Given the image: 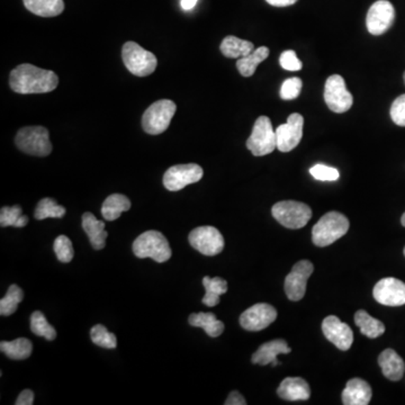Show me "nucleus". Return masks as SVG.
I'll use <instances>...</instances> for the list:
<instances>
[{
  "instance_id": "obj_36",
  "label": "nucleus",
  "mask_w": 405,
  "mask_h": 405,
  "mask_svg": "<svg viewBox=\"0 0 405 405\" xmlns=\"http://www.w3.org/2000/svg\"><path fill=\"white\" fill-rule=\"evenodd\" d=\"M54 250L58 260L63 264L71 262L73 255H75L71 240L66 235H60L56 238L54 241Z\"/></svg>"
},
{
  "instance_id": "obj_42",
  "label": "nucleus",
  "mask_w": 405,
  "mask_h": 405,
  "mask_svg": "<svg viewBox=\"0 0 405 405\" xmlns=\"http://www.w3.org/2000/svg\"><path fill=\"white\" fill-rule=\"evenodd\" d=\"M225 405H246V400L241 395L240 393L237 391L230 393V395L228 396V399L225 401Z\"/></svg>"
},
{
  "instance_id": "obj_10",
  "label": "nucleus",
  "mask_w": 405,
  "mask_h": 405,
  "mask_svg": "<svg viewBox=\"0 0 405 405\" xmlns=\"http://www.w3.org/2000/svg\"><path fill=\"white\" fill-rule=\"evenodd\" d=\"M190 246L204 256L213 257L224 249V239L221 232L213 227L194 229L188 237Z\"/></svg>"
},
{
  "instance_id": "obj_3",
  "label": "nucleus",
  "mask_w": 405,
  "mask_h": 405,
  "mask_svg": "<svg viewBox=\"0 0 405 405\" xmlns=\"http://www.w3.org/2000/svg\"><path fill=\"white\" fill-rule=\"evenodd\" d=\"M133 253L137 258H151L154 262H168L172 257V248L167 238L159 231H147L141 234L133 242Z\"/></svg>"
},
{
  "instance_id": "obj_39",
  "label": "nucleus",
  "mask_w": 405,
  "mask_h": 405,
  "mask_svg": "<svg viewBox=\"0 0 405 405\" xmlns=\"http://www.w3.org/2000/svg\"><path fill=\"white\" fill-rule=\"evenodd\" d=\"M391 119L399 126L405 128V94L397 97L391 107Z\"/></svg>"
},
{
  "instance_id": "obj_4",
  "label": "nucleus",
  "mask_w": 405,
  "mask_h": 405,
  "mask_svg": "<svg viewBox=\"0 0 405 405\" xmlns=\"http://www.w3.org/2000/svg\"><path fill=\"white\" fill-rule=\"evenodd\" d=\"M15 143L21 151L31 156L47 157L52 152L50 135L43 126H26L17 132Z\"/></svg>"
},
{
  "instance_id": "obj_25",
  "label": "nucleus",
  "mask_w": 405,
  "mask_h": 405,
  "mask_svg": "<svg viewBox=\"0 0 405 405\" xmlns=\"http://www.w3.org/2000/svg\"><path fill=\"white\" fill-rule=\"evenodd\" d=\"M26 10L40 17H56L65 10L63 0H23Z\"/></svg>"
},
{
  "instance_id": "obj_29",
  "label": "nucleus",
  "mask_w": 405,
  "mask_h": 405,
  "mask_svg": "<svg viewBox=\"0 0 405 405\" xmlns=\"http://www.w3.org/2000/svg\"><path fill=\"white\" fill-rule=\"evenodd\" d=\"M355 323L360 327V332L371 339L380 337L385 332V325L378 319L371 318L364 310L356 312Z\"/></svg>"
},
{
  "instance_id": "obj_31",
  "label": "nucleus",
  "mask_w": 405,
  "mask_h": 405,
  "mask_svg": "<svg viewBox=\"0 0 405 405\" xmlns=\"http://www.w3.org/2000/svg\"><path fill=\"white\" fill-rule=\"evenodd\" d=\"M27 223L28 218L26 216H23V209L19 205H14L12 207L5 206L0 211V225H1V228H7V227L23 228Z\"/></svg>"
},
{
  "instance_id": "obj_9",
  "label": "nucleus",
  "mask_w": 405,
  "mask_h": 405,
  "mask_svg": "<svg viewBox=\"0 0 405 405\" xmlns=\"http://www.w3.org/2000/svg\"><path fill=\"white\" fill-rule=\"evenodd\" d=\"M324 100L330 111L346 113L351 108L354 98L346 87V82L339 75L330 76L324 86Z\"/></svg>"
},
{
  "instance_id": "obj_35",
  "label": "nucleus",
  "mask_w": 405,
  "mask_h": 405,
  "mask_svg": "<svg viewBox=\"0 0 405 405\" xmlns=\"http://www.w3.org/2000/svg\"><path fill=\"white\" fill-rule=\"evenodd\" d=\"M91 341L102 348L115 349L117 346V339L114 334H111L106 327L102 324H97L91 331Z\"/></svg>"
},
{
  "instance_id": "obj_32",
  "label": "nucleus",
  "mask_w": 405,
  "mask_h": 405,
  "mask_svg": "<svg viewBox=\"0 0 405 405\" xmlns=\"http://www.w3.org/2000/svg\"><path fill=\"white\" fill-rule=\"evenodd\" d=\"M65 216H66V209L56 204L54 198H49V197L38 202L34 212V218L38 221L45 218H62Z\"/></svg>"
},
{
  "instance_id": "obj_17",
  "label": "nucleus",
  "mask_w": 405,
  "mask_h": 405,
  "mask_svg": "<svg viewBox=\"0 0 405 405\" xmlns=\"http://www.w3.org/2000/svg\"><path fill=\"white\" fill-rule=\"evenodd\" d=\"M322 331L330 343H334L338 349L347 351L354 343V332L348 324L341 322L334 315H329L322 322Z\"/></svg>"
},
{
  "instance_id": "obj_47",
  "label": "nucleus",
  "mask_w": 405,
  "mask_h": 405,
  "mask_svg": "<svg viewBox=\"0 0 405 405\" xmlns=\"http://www.w3.org/2000/svg\"><path fill=\"white\" fill-rule=\"evenodd\" d=\"M403 253H404V256H405V248H404V251H403Z\"/></svg>"
},
{
  "instance_id": "obj_41",
  "label": "nucleus",
  "mask_w": 405,
  "mask_h": 405,
  "mask_svg": "<svg viewBox=\"0 0 405 405\" xmlns=\"http://www.w3.org/2000/svg\"><path fill=\"white\" fill-rule=\"evenodd\" d=\"M34 403V393L31 390L23 391L16 400V405H33Z\"/></svg>"
},
{
  "instance_id": "obj_2",
  "label": "nucleus",
  "mask_w": 405,
  "mask_h": 405,
  "mask_svg": "<svg viewBox=\"0 0 405 405\" xmlns=\"http://www.w3.org/2000/svg\"><path fill=\"white\" fill-rule=\"evenodd\" d=\"M349 220L339 212L324 214L312 229V240L315 246L323 248L330 246L343 238L349 230Z\"/></svg>"
},
{
  "instance_id": "obj_23",
  "label": "nucleus",
  "mask_w": 405,
  "mask_h": 405,
  "mask_svg": "<svg viewBox=\"0 0 405 405\" xmlns=\"http://www.w3.org/2000/svg\"><path fill=\"white\" fill-rule=\"evenodd\" d=\"M190 325L202 327L211 338H218L224 331V323L216 319V314L209 313H194L188 319Z\"/></svg>"
},
{
  "instance_id": "obj_7",
  "label": "nucleus",
  "mask_w": 405,
  "mask_h": 405,
  "mask_svg": "<svg viewBox=\"0 0 405 405\" xmlns=\"http://www.w3.org/2000/svg\"><path fill=\"white\" fill-rule=\"evenodd\" d=\"M177 111V105L170 100H157L144 112L142 128L148 135H161L169 128Z\"/></svg>"
},
{
  "instance_id": "obj_26",
  "label": "nucleus",
  "mask_w": 405,
  "mask_h": 405,
  "mask_svg": "<svg viewBox=\"0 0 405 405\" xmlns=\"http://www.w3.org/2000/svg\"><path fill=\"white\" fill-rule=\"evenodd\" d=\"M221 52L223 56L231 59H240L243 56H248L255 50V45L249 40H241L235 36H227L222 40Z\"/></svg>"
},
{
  "instance_id": "obj_43",
  "label": "nucleus",
  "mask_w": 405,
  "mask_h": 405,
  "mask_svg": "<svg viewBox=\"0 0 405 405\" xmlns=\"http://www.w3.org/2000/svg\"><path fill=\"white\" fill-rule=\"evenodd\" d=\"M269 5L275 7H287L292 6L297 3V0H266Z\"/></svg>"
},
{
  "instance_id": "obj_12",
  "label": "nucleus",
  "mask_w": 405,
  "mask_h": 405,
  "mask_svg": "<svg viewBox=\"0 0 405 405\" xmlns=\"http://www.w3.org/2000/svg\"><path fill=\"white\" fill-rule=\"evenodd\" d=\"M314 271V266L309 260H301L293 266L290 274L285 278V293L287 297L299 302L304 297L308 281Z\"/></svg>"
},
{
  "instance_id": "obj_34",
  "label": "nucleus",
  "mask_w": 405,
  "mask_h": 405,
  "mask_svg": "<svg viewBox=\"0 0 405 405\" xmlns=\"http://www.w3.org/2000/svg\"><path fill=\"white\" fill-rule=\"evenodd\" d=\"M31 330L38 337H43L49 341H54L56 338V331L40 311H35L31 315Z\"/></svg>"
},
{
  "instance_id": "obj_8",
  "label": "nucleus",
  "mask_w": 405,
  "mask_h": 405,
  "mask_svg": "<svg viewBox=\"0 0 405 405\" xmlns=\"http://www.w3.org/2000/svg\"><path fill=\"white\" fill-rule=\"evenodd\" d=\"M246 148L255 157L267 156L277 148L276 131L267 116H260L255 121L253 133L246 141Z\"/></svg>"
},
{
  "instance_id": "obj_15",
  "label": "nucleus",
  "mask_w": 405,
  "mask_h": 405,
  "mask_svg": "<svg viewBox=\"0 0 405 405\" xmlns=\"http://www.w3.org/2000/svg\"><path fill=\"white\" fill-rule=\"evenodd\" d=\"M277 319V311L267 303H258L243 312L240 316L241 327L246 331H262Z\"/></svg>"
},
{
  "instance_id": "obj_6",
  "label": "nucleus",
  "mask_w": 405,
  "mask_h": 405,
  "mask_svg": "<svg viewBox=\"0 0 405 405\" xmlns=\"http://www.w3.org/2000/svg\"><path fill=\"white\" fill-rule=\"evenodd\" d=\"M121 59L128 71L137 77L151 75L158 66V60L152 52L144 50L143 47L132 40L123 45Z\"/></svg>"
},
{
  "instance_id": "obj_38",
  "label": "nucleus",
  "mask_w": 405,
  "mask_h": 405,
  "mask_svg": "<svg viewBox=\"0 0 405 405\" xmlns=\"http://www.w3.org/2000/svg\"><path fill=\"white\" fill-rule=\"evenodd\" d=\"M303 82L299 78H290L281 84V98L284 100H293L299 97L302 91Z\"/></svg>"
},
{
  "instance_id": "obj_19",
  "label": "nucleus",
  "mask_w": 405,
  "mask_h": 405,
  "mask_svg": "<svg viewBox=\"0 0 405 405\" xmlns=\"http://www.w3.org/2000/svg\"><path fill=\"white\" fill-rule=\"evenodd\" d=\"M371 387L362 378H352L347 383L343 392V403L345 405H367L371 400Z\"/></svg>"
},
{
  "instance_id": "obj_40",
  "label": "nucleus",
  "mask_w": 405,
  "mask_h": 405,
  "mask_svg": "<svg viewBox=\"0 0 405 405\" xmlns=\"http://www.w3.org/2000/svg\"><path fill=\"white\" fill-rule=\"evenodd\" d=\"M279 63L281 68L287 71H299L302 69L303 65L297 58V52L293 50L285 51L279 58Z\"/></svg>"
},
{
  "instance_id": "obj_20",
  "label": "nucleus",
  "mask_w": 405,
  "mask_h": 405,
  "mask_svg": "<svg viewBox=\"0 0 405 405\" xmlns=\"http://www.w3.org/2000/svg\"><path fill=\"white\" fill-rule=\"evenodd\" d=\"M277 394L286 401H306L311 396V389L303 378H287L278 387Z\"/></svg>"
},
{
  "instance_id": "obj_24",
  "label": "nucleus",
  "mask_w": 405,
  "mask_h": 405,
  "mask_svg": "<svg viewBox=\"0 0 405 405\" xmlns=\"http://www.w3.org/2000/svg\"><path fill=\"white\" fill-rule=\"evenodd\" d=\"M131 200L121 194H113L107 197L102 206V216L106 221H115L121 213L131 209Z\"/></svg>"
},
{
  "instance_id": "obj_5",
  "label": "nucleus",
  "mask_w": 405,
  "mask_h": 405,
  "mask_svg": "<svg viewBox=\"0 0 405 405\" xmlns=\"http://www.w3.org/2000/svg\"><path fill=\"white\" fill-rule=\"evenodd\" d=\"M271 213L278 223L290 230L304 228L312 218L311 207L297 200L276 202L273 206Z\"/></svg>"
},
{
  "instance_id": "obj_44",
  "label": "nucleus",
  "mask_w": 405,
  "mask_h": 405,
  "mask_svg": "<svg viewBox=\"0 0 405 405\" xmlns=\"http://www.w3.org/2000/svg\"><path fill=\"white\" fill-rule=\"evenodd\" d=\"M197 1L198 0H181V7L185 10H193L196 6Z\"/></svg>"
},
{
  "instance_id": "obj_11",
  "label": "nucleus",
  "mask_w": 405,
  "mask_h": 405,
  "mask_svg": "<svg viewBox=\"0 0 405 405\" xmlns=\"http://www.w3.org/2000/svg\"><path fill=\"white\" fill-rule=\"evenodd\" d=\"M202 175V167L196 163L172 165L163 176V186L170 192H178L188 185L198 183Z\"/></svg>"
},
{
  "instance_id": "obj_16",
  "label": "nucleus",
  "mask_w": 405,
  "mask_h": 405,
  "mask_svg": "<svg viewBox=\"0 0 405 405\" xmlns=\"http://www.w3.org/2000/svg\"><path fill=\"white\" fill-rule=\"evenodd\" d=\"M373 295L374 299L383 305H404L405 283L396 278H383L375 285Z\"/></svg>"
},
{
  "instance_id": "obj_45",
  "label": "nucleus",
  "mask_w": 405,
  "mask_h": 405,
  "mask_svg": "<svg viewBox=\"0 0 405 405\" xmlns=\"http://www.w3.org/2000/svg\"><path fill=\"white\" fill-rule=\"evenodd\" d=\"M401 223H402L403 227H405V213L402 216V218H401Z\"/></svg>"
},
{
  "instance_id": "obj_1",
  "label": "nucleus",
  "mask_w": 405,
  "mask_h": 405,
  "mask_svg": "<svg viewBox=\"0 0 405 405\" xmlns=\"http://www.w3.org/2000/svg\"><path fill=\"white\" fill-rule=\"evenodd\" d=\"M10 84L17 94H45L58 87L59 78L51 70L23 63L10 72Z\"/></svg>"
},
{
  "instance_id": "obj_28",
  "label": "nucleus",
  "mask_w": 405,
  "mask_h": 405,
  "mask_svg": "<svg viewBox=\"0 0 405 405\" xmlns=\"http://www.w3.org/2000/svg\"><path fill=\"white\" fill-rule=\"evenodd\" d=\"M0 350L8 358L14 359V360H24L32 355L33 345L26 338H19L13 341H1Z\"/></svg>"
},
{
  "instance_id": "obj_46",
  "label": "nucleus",
  "mask_w": 405,
  "mask_h": 405,
  "mask_svg": "<svg viewBox=\"0 0 405 405\" xmlns=\"http://www.w3.org/2000/svg\"><path fill=\"white\" fill-rule=\"evenodd\" d=\"M403 79H404V82H405V72H404V75H403Z\"/></svg>"
},
{
  "instance_id": "obj_13",
  "label": "nucleus",
  "mask_w": 405,
  "mask_h": 405,
  "mask_svg": "<svg viewBox=\"0 0 405 405\" xmlns=\"http://www.w3.org/2000/svg\"><path fill=\"white\" fill-rule=\"evenodd\" d=\"M395 19V10L389 0H378L371 5L366 17V25L371 34L383 35L386 33Z\"/></svg>"
},
{
  "instance_id": "obj_14",
  "label": "nucleus",
  "mask_w": 405,
  "mask_h": 405,
  "mask_svg": "<svg viewBox=\"0 0 405 405\" xmlns=\"http://www.w3.org/2000/svg\"><path fill=\"white\" fill-rule=\"evenodd\" d=\"M304 119L299 113L288 116L286 123L276 128L277 149L281 152H290L299 146L303 137Z\"/></svg>"
},
{
  "instance_id": "obj_33",
  "label": "nucleus",
  "mask_w": 405,
  "mask_h": 405,
  "mask_svg": "<svg viewBox=\"0 0 405 405\" xmlns=\"http://www.w3.org/2000/svg\"><path fill=\"white\" fill-rule=\"evenodd\" d=\"M24 299L22 288L17 285H12L7 290L6 297L0 301V314L10 316L17 311V306Z\"/></svg>"
},
{
  "instance_id": "obj_18",
  "label": "nucleus",
  "mask_w": 405,
  "mask_h": 405,
  "mask_svg": "<svg viewBox=\"0 0 405 405\" xmlns=\"http://www.w3.org/2000/svg\"><path fill=\"white\" fill-rule=\"evenodd\" d=\"M292 351L290 347L287 345L286 341L283 339L273 340L269 343H264L259 347L253 355L251 362L255 364H273V366H277L279 362L277 360V356L279 354H290Z\"/></svg>"
},
{
  "instance_id": "obj_21",
  "label": "nucleus",
  "mask_w": 405,
  "mask_h": 405,
  "mask_svg": "<svg viewBox=\"0 0 405 405\" xmlns=\"http://www.w3.org/2000/svg\"><path fill=\"white\" fill-rule=\"evenodd\" d=\"M378 364L385 378L393 382L402 380L405 371L404 360L395 350H384L378 357Z\"/></svg>"
},
{
  "instance_id": "obj_30",
  "label": "nucleus",
  "mask_w": 405,
  "mask_h": 405,
  "mask_svg": "<svg viewBox=\"0 0 405 405\" xmlns=\"http://www.w3.org/2000/svg\"><path fill=\"white\" fill-rule=\"evenodd\" d=\"M269 56V49L260 47L248 56L238 60L237 68L243 77H251L256 71L257 67Z\"/></svg>"
},
{
  "instance_id": "obj_22",
  "label": "nucleus",
  "mask_w": 405,
  "mask_h": 405,
  "mask_svg": "<svg viewBox=\"0 0 405 405\" xmlns=\"http://www.w3.org/2000/svg\"><path fill=\"white\" fill-rule=\"evenodd\" d=\"M82 229L87 233L91 246L95 250H102L105 248L108 234L105 231L104 221H100L94 214L86 212L82 216Z\"/></svg>"
},
{
  "instance_id": "obj_27",
  "label": "nucleus",
  "mask_w": 405,
  "mask_h": 405,
  "mask_svg": "<svg viewBox=\"0 0 405 405\" xmlns=\"http://www.w3.org/2000/svg\"><path fill=\"white\" fill-rule=\"evenodd\" d=\"M202 285L205 287L206 294L202 302L209 308L218 305L220 297L228 292V283L221 277L211 278L206 276L202 278Z\"/></svg>"
},
{
  "instance_id": "obj_37",
  "label": "nucleus",
  "mask_w": 405,
  "mask_h": 405,
  "mask_svg": "<svg viewBox=\"0 0 405 405\" xmlns=\"http://www.w3.org/2000/svg\"><path fill=\"white\" fill-rule=\"evenodd\" d=\"M310 174L316 181H336L340 177L339 170L338 169L334 168V167H329V165H322V163H319V165L312 167L310 169Z\"/></svg>"
}]
</instances>
